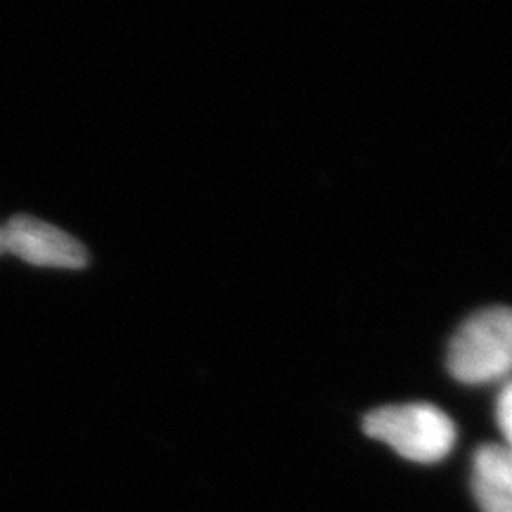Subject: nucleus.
Listing matches in <instances>:
<instances>
[{"label":"nucleus","instance_id":"nucleus-6","mask_svg":"<svg viewBox=\"0 0 512 512\" xmlns=\"http://www.w3.org/2000/svg\"><path fill=\"white\" fill-rule=\"evenodd\" d=\"M5 252V240H3V228H0V254Z\"/></svg>","mask_w":512,"mask_h":512},{"label":"nucleus","instance_id":"nucleus-7","mask_svg":"<svg viewBox=\"0 0 512 512\" xmlns=\"http://www.w3.org/2000/svg\"><path fill=\"white\" fill-rule=\"evenodd\" d=\"M510 456H512V453H510Z\"/></svg>","mask_w":512,"mask_h":512},{"label":"nucleus","instance_id":"nucleus-5","mask_svg":"<svg viewBox=\"0 0 512 512\" xmlns=\"http://www.w3.org/2000/svg\"><path fill=\"white\" fill-rule=\"evenodd\" d=\"M496 418H498V427H501L505 437V448L512 453V382L505 384L501 396H498Z\"/></svg>","mask_w":512,"mask_h":512},{"label":"nucleus","instance_id":"nucleus-1","mask_svg":"<svg viewBox=\"0 0 512 512\" xmlns=\"http://www.w3.org/2000/svg\"><path fill=\"white\" fill-rule=\"evenodd\" d=\"M446 366L465 384H489L512 373V309L491 306L472 313L448 344Z\"/></svg>","mask_w":512,"mask_h":512},{"label":"nucleus","instance_id":"nucleus-4","mask_svg":"<svg viewBox=\"0 0 512 512\" xmlns=\"http://www.w3.org/2000/svg\"><path fill=\"white\" fill-rule=\"evenodd\" d=\"M472 489L482 512H512V456L505 446L489 444L475 453Z\"/></svg>","mask_w":512,"mask_h":512},{"label":"nucleus","instance_id":"nucleus-2","mask_svg":"<svg viewBox=\"0 0 512 512\" xmlns=\"http://www.w3.org/2000/svg\"><path fill=\"white\" fill-rule=\"evenodd\" d=\"M363 430L413 463H439L456 446V425L432 403H399L368 413Z\"/></svg>","mask_w":512,"mask_h":512},{"label":"nucleus","instance_id":"nucleus-3","mask_svg":"<svg viewBox=\"0 0 512 512\" xmlns=\"http://www.w3.org/2000/svg\"><path fill=\"white\" fill-rule=\"evenodd\" d=\"M5 252L15 254L17 259L31 266L43 268H86L88 252L79 240L64 233L62 228L34 219V216L19 214L12 216L3 228Z\"/></svg>","mask_w":512,"mask_h":512}]
</instances>
